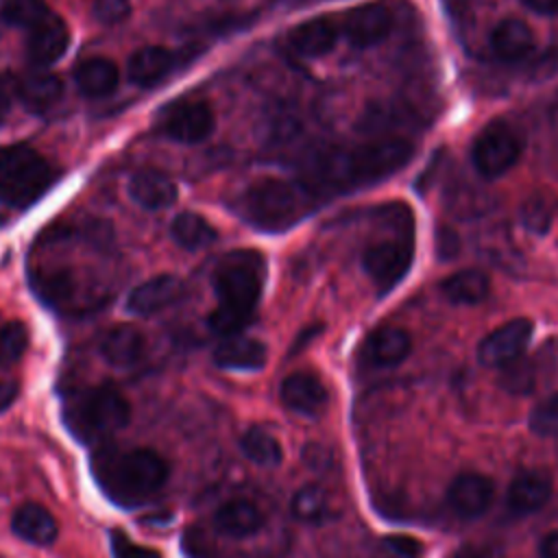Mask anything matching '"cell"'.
I'll list each match as a JSON object with an SVG mask.
<instances>
[{
  "label": "cell",
  "instance_id": "cell-1",
  "mask_svg": "<svg viewBox=\"0 0 558 558\" xmlns=\"http://www.w3.org/2000/svg\"><path fill=\"white\" fill-rule=\"evenodd\" d=\"M264 279L266 259L259 251L235 248L225 253L211 275L218 305L207 318L209 329L225 338L238 336L259 303Z\"/></svg>",
  "mask_w": 558,
  "mask_h": 558
},
{
  "label": "cell",
  "instance_id": "cell-2",
  "mask_svg": "<svg viewBox=\"0 0 558 558\" xmlns=\"http://www.w3.org/2000/svg\"><path fill=\"white\" fill-rule=\"evenodd\" d=\"M100 490L122 508H135L155 497L170 477V464L148 447H102L92 458Z\"/></svg>",
  "mask_w": 558,
  "mask_h": 558
},
{
  "label": "cell",
  "instance_id": "cell-3",
  "mask_svg": "<svg viewBox=\"0 0 558 558\" xmlns=\"http://www.w3.org/2000/svg\"><path fill=\"white\" fill-rule=\"evenodd\" d=\"M314 198L303 183L268 177L253 181L240 194L238 211L255 229L279 233L305 218Z\"/></svg>",
  "mask_w": 558,
  "mask_h": 558
},
{
  "label": "cell",
  "instance_id": "cell-4",
  "mask_svg": "<svg viewBox=\"0 0 558 558\" xmlns=\"http://www.w3.org/2000/svg\"><path fill=\"white\" fill-rule=\"evenodd\" d=\"M131 418L126 397L111 386L76 392L63 405V421L76 440L94 442L122 429Z\"/></svg>",
  "mask_w": 558,
  "mask_h": 558
},
{
  "label": "cell",
  "instance_id": "cell-5",
  "mask_svg": "<svg viewBox=\"0 0 558 558\" xmlns=\"http://www.w3.org/2000/svg\"><path fill=\"white\" fill-rule=\"evenodd\" d=\"M57 179L52 163L28 144L0 146V203L24 209Z\"/></svg>",
  "mask_w": 558,
  "mask_h": 558
},
{
  "label": "cell",
  "instance_id": "cell-6",
  "mask_svg": "<svg viewBox=\"0 0 558 558\" xmlns=\"http://www.w3.org/2000/svg\"><path fill=\"white\" fill-rule=\"evenodd\" d=\"M521 155V140L514 129L501 120L488 122L471 144V161L482 177L508 172Z\"/></svg>",
  "mask_w": 558,
  "mask_h": 558
},
{
  "label": "cell",
  "instance_id": "cell-7",
  "mask_svg": "<svg viewBox=\"0 0 558 558\" xmlns=\"http://www.w3.org/2000/svg\"><path fill=\"white\" fill-rule=\"evenodd\" d=\"M155 126L174 142L196 144L214 129V111L201 98H177L157 111Z\"/></svg>",
  "mask_w": 558,
  "mask_h": 558
},
{
  "label": "cell",
  "instance_id": "cell-8",
  "mask_svg": "<svg viewBox=\"0 0 558 558\" xmlns=\"http://www.w3.org/2000/svg\"><path fill=\"white\" fill-rule=\"evenodd\" d=\"M534 325L527 318H512L497 329H493L477 347V357L484 366L506 368L521 360L530 340Z\"/></svg>",
  "mask_w": 558,
  "mask_h": 558
},
{
  "label": "cell",
  "instance_id": "cell-9",
  "mask_svg": "<svg viewBox=\"0 0 558 558\" xmlns=\"http://www.w3.org/2000/svg\"><path fill=\"white\" fill-rule=\"evenodd\" d=\"M412 244L408 240H381L364 251L362 264L379 292L392 290L408 272Z\"/></svg>",
  "mask_w": 558,
  "mask_h": 558
},
{
  "label": "cell",
  "instance_id": "cell-10",
  "mask_svg": "<svg viewBox=\"0 0 558 558\" xmlns=\"http://www.w3.org/2000/svg\"><path fill=\"white\" fill-rule=\"evenodd\" d=\"M340 35L355 48L379 44L392 31L395 15L386 2H366L351 9L340 22Z\"/></svg>",
  "mask_w": 558,
  "mask_h": 558
},
{
  "label": "cell",
  "instance_id": "cell-11",
  "mask_svg": "<svg viewBox=\"0 0 558 558\" xmlns=\"http://www.w3.org/2000/svg\"><path fill=\"white\" fill-rule=\"evenodd\" d=\"M338 37H340V24L333 17L318 15L296 24L288 33L286 44L292 54L301 59H316L333 50Z\"/></svg>",
  "mask_w": 558,
  "mask_h": 558
},
{
  "label": "cell",
  "instance_id": "cell-12",
  "mask_svg": "<svg viewBox=\"0 0 558 558\" xmlns=\"http://www.w3.org/2000/svg\"><path fill=\"white\" fill-rule=\"evenodd\" d=\"M493 495L495 484L490 477L482 473H462L451 482L447 490V501L458 517L475 519L490 508Z\"/></svg>",
  "mask_w": 558,
  "mask_h": 558
},
{
  "label": "cell",
  "instance_id": "cell-13",
  "mask_svg": "<svg viewBox=\"0 0 558 558\" xmlns=\"http://www.w3.org/2000/svg\"><path fill=\"white\" fill-rule=\"evenodd\" d=\"M279 397L286 408H290L292 412H299V414H307V416L320 414L329 401V392H327L325 384L320 381V377H316L314 373H307V371L288 375L281 381Z\"/></svg>",
  "mask_w": 558,
  "mask_h": 558
},
{
  "label": "cell",
  "instance_id": "cell-14",
  "mask_svg": "<svg viewBox=\"0 0 558 558\" xmlns=\"http://www.w3.org/2000/svg\"><path fill=\"white\" fill-rule=\"evenodd\" d=\"M68 44H70L68 26L59 15L52 13L41 24L33 26L28 31L26 52H28V59L37 68H46V65L54 63L68 50Z\"/></svg>",
  "mask_w": 558,
  "mask_h": 558
},
{
  "label": "cell",
  "instance_id": "cell-15",
  "mask_svg": "<svg viewBox=\"0 0 558 558\" xmlns=\"http://www.w3.org/2000/svg\"><path fill=\"white\" fill-rule=\"evenodd\" d=\"M183 294V283L174 275H157L135 286L126 299V310L137 316H148L166 310Z\"/></svg>",
  "mask_w": 558,
  "mask_h": 558
},
{
  "label": "cell",
  "instance_id": "cell-16",
  "mask_svg": "<svg viewBox=\"0 0 558 558\" xmlns=\"http://www.w3.org/2000/svg\"><path fill=\"white\" fill-rule=\"evenodd\" d=\"M214 527L229 538H246L264 527V512L251 499H229L216 508Z\"/></svg>",
  "mask_w": 558,
  "mask_h": 558
},
{
  "label": "cell",
  "instance_id": "cell-17",
  "mask_svg": "<svg viewBox=\"0 0 558 558\" xmlns=\"http://www.w3.org/2000/svg\"><path fill=\"white\" fill-rule=\"evenodd\" d=\"M551 497V477L545 471H521L508 486V508L514 514L538 512Z\"/></svg>",
  "mask_w": 558,
  "mask_h": 558
},
{
  "label": "cell",
  "instance_id": "cell-18",
  "mask_svg": "<svg viewBox=\"0 0 558 558\" xmlns=\"http://www.w3.org/2000/svg\"><path fill=\"white\" fill-rule=\"evenodd\" d=\"M98 349L111 366L129 368L144 355V336L133 325H113L100 336Z\"/></svg>",
  "mask_w": 558,
  "mask_h": 558
},
{
  "label": "cell",
  "instance_id": "cell-19",
  "mask_svg": "<svg viewBox=\"0 0 558 558\" xmlns=\"http://www.w3.org/2000/svg\"><path fill=\"white\" fill-rule=\"evenodd\" d=\"M412 349L410 333L401 327H379L364 342V360L373 366H395L408 357Z\"/></svg>",
  "mask_w": 558,
  "mask_h": 558
},
{
  "label": "cell",
  "instance_id": "cell-20",
  "mask_svg": "<svg viewBox=\"0 0 558 558\" xmlns=\"http://www.w3.org/2000/svg\"><path fill=\"white\" fill-rule=\"evenodd\" d=\"M129 196L144 209H163L177 201V185L157 170H140L129 179Z\"/></svg>",
  "mask_w": 558,
  "mask_h": 558
},
{
  "label": "cell",
  "instance_id": "cell-21",
  "mask_svg": "<svg viewBox=\"0 0 558 558\" xmlns=\"http://www.w3.org/2000/svg\"><path fill=\"white\" fill-rule=\"evenodd\" d=\"M532 48H534V35L523 20L508 17V20H501L490 31V50L501 61H508V63L519 61L527 57Z\"/></svg>",
  "mask_w": 558,
  "mask_h": 558
},
{
  "label": "cell",
  "instance_id": "cell-22",
  "mask_svg": "<svg viewBox=\"0 0 558 558\" xmlns=\"http://www.w3.org/2000/svg\"><path fill=\"white\" fill-rule=\"evenodd\" d=\"M11 530L26 543L50 545L54 543L59 527L54 517L39 504H22L11 517Z\"/></svg>",
  "mask_w": 558,
  "mask_h": 558
},
{
  "label": "cell",
  "instance_id": "cell-23",
  "mask_svg": "<svg viewBox=\"0 0 558 558\" xmlns=\"http://www.w3.org/2000/svg\"><path fill=\"white\" fill-rule=\"evenodd\" d=\"M214 362L229 371H257L266 362V347L255 338L231 336L214 351Z\"/></svg>",
  "mask_w": 558,
  "mask_h": 558
},
{
  "label": "cell",
  "instance_id": "cell-24",
  "mask_svg": "<svg viewBox=\"0 0 558 558\" xmlns=\"http://www.w3.org/2000/svg\"><path fill=\"white\" fill-rule=\"evenodd\" d=\"M76 87L89 98H102L118 87V65L107 57H87L74 68Z\"/></svg>",
  "mask_w": 558,
  "mask_h": 558
},
{
  "label": "cell",
  "instance_id": "cell-25",
  "mask_svg": "<svg viewBox=\"0 0 558 558\" xmlns=\"http://www.w3.org/2000/svg\"><path fill=\"white\" fill-rule=\"evenodd\" d=\"M177 63L172 50L163 46H144L129 57V78L137 85H153L168 76Z\"/></svg>",
  "mask_w": 558,
  "mask_h": 558
},
{
  "label": "cell",
  "instance_id": "cell-26",
  "mask_svg": "<svg viewBox=\"0 0 558 558\" xmlns=\"http://www.w3.org/2000/svg\"><path fill=\"white\" fill-rule=\"evenodd\" d=\"M17 96L33 111H46L63 96V83L57 74L33 72L17 81Z\"/></svg>",
  "mask_w": 558,
  "mask_h": 558
},
{
  "label": "cell",
  "instance_id": "cell-27",
  "mask_svg": "<svg viewBox=\"0 0 558 558\" xmlns=\"http://www.w3.org/2000/svg\"><path fill=\"white\" fill-rule=\"evenodd\" d=\"M440 292L449 303L475 305L488 294V277L482 270H460L440 283Z\"/></svg>",
  "mask_w": 558,
  "mask_h": 558
},
{
  "label": "cell",
  "instance_id": "cell-28",
  "mask_svg": "<svg viewBox=\"0 0 558 558\" xmlns=\"http://www.w3.org/2000/svg\"><path fill=\"white\" fill-rule=\"evenodd\" d=\"M170 235L179 246H183L187 251L205 248V246L214 244L218 238L216 229L201 214H194V211L177 214L170 225Z\"/></svg>",
  "mask_w": 558,
  "mask_h": 558
},
{
  "label": "cell",
  "instance_id": "cell-29",
  "mask_svg": "<svg viewBox=\"0 0 558 558\" xmlns=\"http://www.w3.org/2000/svg\"><path fill=\"white\" fill-rule=\"evenodd\" d=\"M31 286L46 305H63L72 299L74 281L63 268H35L31 272Z\"/></svg>",
  "mask_w": 558,
  "mask_h": 558
},
{
  "label": "cell",
  "instance_id": "cell-30",
  "mask_svg": "<svg viewBox=\"0 0 558 558\" xmlns=\"http://www.w3.org/2000/svg\"><path fill=\"white\" fill-rule=\"evenodd\" d=\"M240 449L251 462L259 466H275L281 462V456H283L279 440L259 425H253L242 434Z\"/></svg>",
  "mask_w": 558,
  "mask_h": 558
},
{
  "label": "cell",
  "instance_id": "cell-31",
  "mask_svg": "<svg viewBox=\"0 0 558 558\" xmlns=\"http://www.w3.org/2000/svg\"><path fill=\"white\" fill-rule=\"evenodd\" d=\"M556 211H558V198L551 192H534L523 201L519 218L527 231L543 235L551 227Z\"/></svg>",
  "mask_w": 558,
  "mask_h": 558
},
{
  "label": "cell",
  "instance_id": "cell-32",
  "mask_svg": "<svg viewBox=\"0 0 558 558\" xmlns=\"http://www.w3.org/2000/svg\"><path fill=\"white\" fill-rule=\"evenodd\" d=\"M292 514L303 523H320L329 517V499L320 486L307 484L292 497Z\"/></svg>",
  "mask_w": 558,
  "mask_h": 558
},
{
  "label": "cell",
  "instance_id": "cell-33",
  "mask_svg": "<svg viewBox=\"0 0 558 558\" xmlns=\"http://www.w3.org/2000/svg\"><path fill=\"white\" fill-rule=\"evenodd\" d=\"M50 15L52 11L46 0H7L2 7L4 22L20 26L24 31H31Z\"/></svg>",
  "mask_w": 558,
  "mask_h": 558
},
{
  "label": "cell",
  "instance_id": "cell-34",
  "mask_svg": "<svg viewBox=\"0 0 558 558\" xmlns=\"http://www.w3.org/2000/svg\"><path fill=\"white\" fill-rule=\"evenodd\" d=\"M28 347V329L22 320H11L0 327V366L15 364Z\"/></svg>",
  "mask_w": 558,
  "mask_h": 558
},
{
  "label": "cell",
  "instance_id": "cell-35",
  "mask_svg": "<svg viewBox=\"0 0 558 558\" xmlns=\"http://www.w3.org/2000/svg\"><path fill=\"white\" fill-rule=\"evenodd\" d=\"M530 429L536 436H556L558 434V392L545 397L530 412Z\"/></svg>",
  "mask_w": 558,
  "mask_h": 558
},
{
  "label": "cell",
  "instance_id": "cell-36",
  "mask_svg": "<svg viewBox=\"0 0 558 558\" xmlns=\"http://www.w3.org/2000/svg\"><path fill=\"white\" fill-rule=\"evenodd\" d=\"M504 377H501V386L510 392H530L534 388V368L530 362H523V360H517L514 364L506 366L504 368Z\"/></svg>",
  "mask_w": 558,
  "mask_h": 558
},
{
  "label": "cell",
  "instance_id": "cell-37",
  "mask_svg": "<svg viewBox=\"0 0 558 558\" xmlns=\"http://www.w3.org/2000/svg\"><path fill=\"white\" fill-rule=\"evenodd\" d=\"M109 538H111V556L113 558H161V554L157 549L135 543L122 530H113Z\"/></svg>",
  "mask_w": 558,
  "mask_h": 558
},
{
  "label": "cell",
  "instance_id": "cell-38",
  "mask_svg": "<svg viewBox=\"0 0 558 558\" xmlns=\"http://www.w3.org/2000/svg\"><path fill=\"white\" fill-rule=\"evenodd\" d=\"M131 13V0H94V15L102 24H118Z\"/></svg>",
  "mask_w": 558,
  "mask_h": 558
},
{
  "label": "cell",
  "instance_id": "cell-39",
  "mask_svg": "<svg viewBox=\"0 0 558 558\" xmlns=\"http://www.w3.org/2000/svg\"><path fill=\"white\" fill-rule=\"evenodd\" d=\"M451 558H506V554L490 543H469L462 545Z\"/></svg>",
  "mask_w": 558,
  "mask_h": 558
},
{
  "label": "cell",
  "instance_id": "cell-40",
  "mask_svg": "<svg viewBox=\"0 0 558 558\" xmlns=\"http://www.w3.org/2000/svg\"><path fill=\"white\" fill-rule=\"evenodd\" d=\"M386 545L390 547V551H395L399 558H418L423 547L416 538L412 536H388L386 538Z\"/></svg>",
  "mask_w": 558,
  "mask_h": 558
},
{
  "label": "cell",
  "instance_id": "cell-41",
  "mask_svg": "<svg viewBox=\"0 0 558 558\" xmlns=\"http://www.w3.org/2000/svg\"><path fill=\"white\" fill-rule=\"evenodd\" d=\"M541 558H558V530L547 532L538 543Z\"/></svg>",
  "mask_w": 558,
  "mask_h": 558
},
{
  "label": "cell",
  "instance_id": "cell-42",
  "mask_svg": "<svg viewBox=\"0 0 558 558\" xmlns=\"http://www.w3.org/2000/svg\"><path fill=\"white\" fill-rule=\"evenodd\" d=\"M17 397V384L15 381H0V412L7 410Z\"/></svg>",
  "mask_w": 558,
  "mask_h": 558
},
{
  "label": "cell",
  "instance_id": "cell-43",
  "mask_svg": "<svg viewBox=\"0 0 558 558\" xmlns=\"http://www.w3.org/2000/svg\"><path fill=\"white\" fill-rule=\"evenodd\" d=\"M523 4L536 13L549 15V13H558V0H523Z\"/></svg>",
  "mask_w": 558,
  "mask_h": 558
},
{
  "label": "cell",
  "instance_id": "cell-44",
  "mask_svg": "<svg viewBox=\"0 0 558 558\" xmlns=\"http://www.w3.org/2000/svg\"><path fill=\"white\" fill-rule=\"evenodd\" d=\"M7 113H9V98H7L4 89L0 87V122L7 118Z\"/></svg>",
  "mask_w": 558,
  "mask_h": 558
},
{
  "label": "cell",
  "instance_id": "cell-45",
  "mask_svg": "<svg viewBox=\"0 0 558 558\" xmlns=\"http://www.w3.org/2000/svg\"><path fill=\"white\" fill-rule=\"evenodd\" d=\"M286 4H305V2H316V0H283Z\"/></svg>",
  "mask_w": 558,
  "mask_h": 558
}]
</instances>
